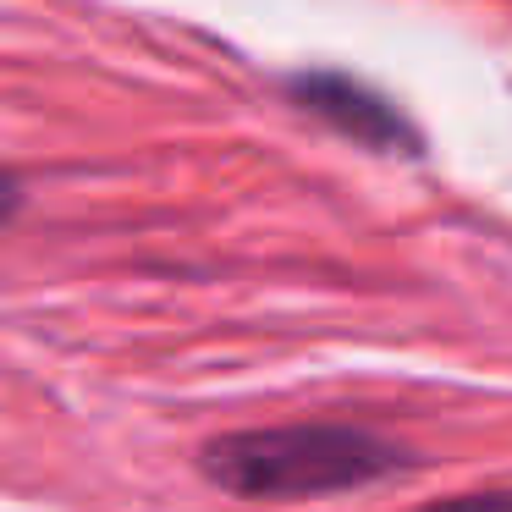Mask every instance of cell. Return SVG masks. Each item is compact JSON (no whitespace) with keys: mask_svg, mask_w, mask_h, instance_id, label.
Returning a JSON list of instances; mask_svg holds the SVG:
<instances>
[{"mask_svg":"<svg viewBox=\"0 0 512 512\" xmlns=\"http://www.w3.org/2000/svg\"><path fill=\"white\" fill-rule=\"evenodd\" d=\"M199 468L248 501H309L408 474L413 452L364 424H259L210 435L199 446Z\"/></svg>","mask_w":512,"mask_h":512,"instance_id":"cell-1","label":"cell"},{"mask_svg":"<svg viewBox=\"0 0 512 512\" xmlns=\"http://www.w3.org/2000/svg\"><path fill=\"white\" fill-rule=\"evenodd\" d=\"M287 94L298 100V111L320 116L325 127H336L353 144L380 149V155H419V133H413L408 116L386 94H375L369 83L347 78V72H298L287 83Z\"/></svg>","mask_w":512,"mask_h":512,"instance_id":"cell-2","label":"cell"},{"mask_svg":"<svg viewBox=\"0 0 512 512\" xmlns=\"http://www.w3.org/2000/svg\"><path fill=\"white\" fill-rule=\"evenodd\" d=\"M419 512H512V490H474V496H446Z\"/></svg>","mask_w":512,"mask_h":512,"instance_id":"cell-3","label":"cell"}]
</instances>
